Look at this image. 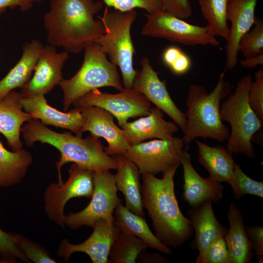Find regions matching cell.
<instances>
[{"mask_svg": "<svg viewBox=\"0 0 263 263\" xmlns=\"http://www.w3.org/2000/svg\"><path fill=\"white\" fill-rule=\"evenodd\" d=\"M101 0H51L43 17L49 45L79 53L104 33L103 24L94 16L103 8Z\"/></svg>", "mask_w": 263, "mask_h": 263, "instance_id": "1", "label": "cell"}, {"mask_svg": "<svg viewBox=\"0 0 263 263\" xmlns=\"http://www.w3.org/2000/svg\"><path fill=\"white\" fill-rule=\"evenodd\" d=\"M180 165L162 172V178L142 174L143 207L148 211L155 235L167 246L177 247L192 237L191 221L182 213L176 197L174 177Z\"/></svg>", "mask_w": 263, "mask_h": 263, "instance_id": "2", "label": "cell"}, {"mask_svg": "<svg viewBox=\"0 0 263 263\" xmlns=\"http://www.w3.org/2000/svg\"><path fill=\"white\" fill-rule=\"evenodd\" d=\"M20 132L29 147L38 141L49 144L58 150L60 156L56 167L59 185L63 183L61 168L68 163H75L93 172L116 169L119 165L118 155L108 154L99 137L91 133L82 138V136L73 135L71 132H57L48 129L37 119L27 122L22 126Z\"/></svg>", "mask_w": 263, "mask_h": 263, "instance_id": "3", "label": "cell"}, {"mask_svg": "<svg viewBox=\"0 0 263 263\" xmlns=\"http://www.w3.org/2000/svg\"><path fill=\"white\" fill-rule=\"evenodd\" d=\"M231 86L221 73L213 90L208 93L201 85L192 84L187 98V124L182 138L185 145L197 137L210 138L220 142L227 140L230 132L221 117L223 99L230 94Z\"/></svg>", "mask_w": 263, "mask_h": 263, "instance_id": "4", "label": "cell"}, {"mask_svg": "<svg viewBox=\"0 0 263 263\" xmlns=\"http://www.w3.org/2000/svg\"><path fill=\"white\" fill-rule=\"evenodd\" d=\"M251 75L243 76L238 82L234 93L222 103L220 115L222 121L231 126L226 149L231 153L241 154L248 158L255 156L253 137L262 127L263 122L251 108L248 100Z\"/></svg>", "mask_w": 263, "mask_h": 263, "instance_id": "5", "label": "cell"}, {"mask_svg": "<svg viewBox=\"0 0 263 263\" xmlns=\"http://www.w3.org/2000/svg\"><path fill=\"white\" fill-rule=\"evenodd\" d=\"M137 16L135 9L128 11L112 10L107 6L98 17L104 33L94 43L108 55L109 60L120 69L124 88L132 89L137 71L133 66L135 49L131 36V28Z\"/></svg>", "mask_w": 263, "mask_h": 263, "instance_id": "6", "label": "cell"}, {"mask_svg": "<svg viewBox=\"0 0 263 263\" xmlns=\"http://www.w3.org/2000/svg\"><path fill=\"white\" fill-rule=\"evenodd\" d=\"M83 50L84 59L79 70L71 78L62 79L58 84L63 93L64 112L94 90L103 87H112L119 91L124 89L116 66L108 59L98 45L89 43Z\"/></svg>", "mask_w": 263, "mask_h": 263, "instance_id": "7", "label": "cell"}, {"mask_svg": "<svg viewBox=\"0 0 263 263\" xmlns=\"http://www.w3.org/2000/svg\"><path fill=\"white\" fill-rule=\"evenodd\" d=\"M145 16L146 21L141 31L143 36L164 38L188 46L220 45L207 25L190 24L164 10L146 14Z\"/></svg>", "mask_w": 263, "mask_h": 263, "instance_id": "8", "label": "cell"}, {"mask_svg": "<svg viewBox=\"0 0 263 263\" xmlns=\"http://www.w3.org/2000/svg\"><path fill=\"white\" fill-rule=\"evenodd\" d=\"M94 189L92 199L83 210L65 215L64 226L75 230L83 226L94 227L100 219L112 220L113 213L121 202L117 196L115 176L109 170L94 172Z\"/></svg>", "mask_w": 263, "mask_h": 263, "instance_id": "9", "label": "cell"}, {"mask_svg": "<svg viewBox=\"0 0 263 263\" xmlns=\"http://www.w3.org/2000/svg\"><path fill=\"white\" fill-rule=\"evenodd\" d=\"M185 145L179 137L157 139L131 145L123 155L137 167L141 174L155 175L181 165Z\"/></svg>", "mask_w": 263, "mask_h": 263, "instance_id": "10", "label": "cell"}, {"mask_svg": "<svg viewBox=\"0 0 263 263\" xmlns=\"http://www.w3.org/2000/svg\"><path fill=\"white\" fill-rule=\"evenodd\" d=\"M68 179L62 185L51 183L44 193V211L48 218L61 227L64 226V210L67 202L75 197H92L94 172L75 163L71 165Z\"/></svg>", "mask_w": 263, "mask_h": 263, "instance_id": "11", "label": "cell"}, {"mask_svg": "<svg viewBox=\"0 0 263 263\" xmlns=\"http://www.w3.org/2000/svg\"><path fill=\"white\" fill-rule=\"evenodd\" d=\"M75 108L87 106L101 107L110 112L117 120L121 127L130 118L148 115L151 108V103L145 96L133 89H125L116 94L102 93L94 90L75 101Z\"/></svg>", "mask_w": 263, "mask_h": 263, "instance_id": "12", "label": "cell"}, {"mask_svg": "<svg viewBox=\"0 0 263 263\" xmlns=\"http://www.w3.org/2000/svg\"><path fill=\"white\" fill-rule=\"evenodd\" d=\"M140 64L141 69L137 71L132 89L143 94L150 103L168 115L184 132L187 124L185 113L173 102L166 83L159 78L148 58L142 57Z\"/></svg>", "mask_w": 263, "mask_h": 263, "instance_id": "13", "label": "cell"}, {"mask_svg": "<svg viewBox=\"0 0 263 263\" xmlns=\"http://www.w3.org/2000/svg\"><path fill=\"white\" fill-rule=\"evenodd\" d=\"M90 237L79 244H73L64 239L57 248V256L68 261L73 254L80 252L87 254L93 263H109L111 246L120 231L114 218L100 219L95 222Z\"/></svg>", "mask_w": 263, "mask_h": 263, "instance_id": "14", "label": "cell"}, {"mask_svg": "<svg viewBox=\"0 0 263 263\" xmlns=\"http://www.w3.org/2000/svg\"><path fill=\"white\" fill-rule=\"evenodd\" d=\"M68 58L67 51L58 52L54 46H43L33 77L21 88L22 95H45L51 91L62 79V68Z\"/></svg>", "mask_w": 263, "mask_h": 263, "instance_id": "15", "label": "cell"}, {"mask_svg": "<svg viewBox=\"0 0 263 263\" xmlns=\"http://www.w3.org/2000/svg\"><path fill=\"white\" fill-rule=\"evenodd\" d=\"M78 109L85 119L82 132L102 137L108 143L104 147L110 155H123L131 145L124 131L114 122L113 116L106 110L97 106H87Z\"/></svg>", "mask_w": 263, "mask_h": 263, "instance_id": "16", "label": "cell"}, {"mask_svg": "<svg viewBox=\"0 0 263 263\" xmlns=\"http://www.w3.org/2000/svg\"><path fill=\"white\" fill-rule=\"evenodd\" d=\"M258 0H228L227 19L230 21L229 34L225 45V68L232 70L238 62V47L241 37L253 26Z\"/></svg>", "mask_w": 263, "mask_h": 263, "instance_id": "17", "label": "cell"}, {"mask_svg": "<svg viewBox=\"0 0 263 263\" xmlns=\"http://www.w3.org/2000/svg\"><path fill=\"white\" fill-rule=\"evenodd\" d=\"M21 103L24 111L33 119L40 120L44 125L66 129L82 136L85 119L78 109L74 108L69 112H62L48 104L43 94L23 97Z\"/></svg>", "mask_w": 263, "mask_h": 263, "instance_id": "18", "label": "cell"}, {"mask_svg": "<svg viewBox=\"0 0 263 263\" xmlns=\"http://www.w3.org/2000/svg\"><path fill=\"white\" fill-rule=\"evenodd\" d=\"M183 169V197L191 207L204 202H218L223 197L224 186L209 177L203 178L198 173L191 162L187 149H184L181 159Z\"/></svg>", "mask_w": 263, "mask_h": 263, "instance_id": "19", "label": "cell"}, {"mask_svg": "<svg viewBox=\"0 0 263 263\" xmlns=\"http://www.w3.org/2000/svg\"><path fill=\"white\" fill-rule=\"evenodd\" d=\"M121 128L131 145L149 139H167L173 136L178 126L164 119V112L157 107L151 108L146 116L131 122H126Z\"/></svg>", "mask_w": 263, "mask_h": 263, "instance_id": "20", "label": "cell"}, {"mask_svg": "<svg viewBox=\"0 0 263 263\" xmlns=\"http://www.w3.org/2000/svg\"><path fill=\"white\" fill-rule=\"evenodd\" d=\"M22 96L21 93L12 91L0 100V133L6 138L13 151L22 149L20 139L22 125L33 119L22 111Z\"/></svg>", "mask_w": 263, "mask_h": 263, "instance_id": "21", "label": "cell"}, {"mask_svg": "<svg viewBox=\"0 0 263 263\" xmlns=\"http://www.w3.org/2000/svg\"><path fill=\"white\" fill-rule=\"evenodd\" d=\"M188 214L195 234L191 247L198 250V254L205 251L214 240L221 236H225L227 232L228 229L217 220L211 201L192 207Z\"/></svg>", "mask_w": 263, "mask_h": 263, "instance_id": "22", "label": "cell"}, {"mask_svg": "<svg viewBox=\"0 0 263 263\" xmlns=\"http://www.w3.org/2000/svg\"><path fill=\"white\" fill-rule=\"evenodd\" d=\"M119 165L115 176L118 190L124 195L126 207L132 213L144 217L142 200L140 174L137 167L123 155H118Z\"/></svg>", "mask_w": 263, "mask_h": 263, "instance_id": "23", "label": "cell"}, {"mask_svg": "<svg viewBox=\"0 0 263 263\" xmlns=\"http://www.w3.org/2000/svg\"><path fill=\"white\" fill-rule=\"evenodd\" d=\"M227 218L229 228L225 240L231 263H249L253 255L252 244L244 226L241 211L233 203L229 206Z\"/></svg>", "mask_w": 263, "mask_h": 263, "instance_id": "24", "label": "cell"}, {"mask_svg": "<svg viewBox=\"0 0 263 263\" xmlns=\"http://www.w3.org/2000/svg\"><path fill=\"white\" fill-rule=\"evenodd\" d=\"M43 45L39 40L25 43L16 65L0 80V100L17 88H22L30 79Z\"/></svg>", "mask_w": 263, "mask_h": 263, "instance_id": "25", "label": "cell"}, {"mask_svg": "<svg viewBox=\"0 0 263 263\" xmlns=\"http://www.w3.org/2000/svg\"><path fill=\"white\" fill-rule=\"evenodd\" d=\"M199 163L208 171L212 180L231 183L236 164L231 153L223 146H210L196 141Z\"/></svg>", "mask_w": 263, "mask_h": 263, "instance_id": "26", "label": "cell"}, {"mask_svg": "<svg viewBox=\"0 0 263 263\" xmlns=\"http://www.w3.org/2000/svg\"><path fill=\"white\" fill-rule=\"evenodd\" d=\"M114 213L115 223L121 232L140 238L149 247L162 253H172L171 249L161 242L152 232L143 217L131 212L121 202L117 206Z\"/></svg>", "mask_w": 263, "mask_h": 263, "instance_id": "27", "label": "cell"}, {"mask_svg": "<svg viewBox=\"0 0 263 263\" xmlns=\"http://www.w3.org/2000/svg\"><path fill=\"white\" fill-rule=\"evenodd\" d=\"M33 161L32 154L27 150L10 151L0 142V187H11L20 183Z\"/></svg>", "mask_w": 263, "mask_h": 263, "instance_id": "28", "label": "cell"}, {"mask_svg": "<svg viewBox=\"0 0 263 263\" xmlns=\"http://www.w3.org/2000/svg\"><path fill=\"white\" fill-rule=\"evenodd\" d=\"M228 0H198L201 11L207 22L210 33L228 40L229 27L227 24V8Z\"/></svg>", "mask_w": 263, "mask_h": 263, "instance_id": "29", "label": "cell"}, {"mask_svg": "<svg viewBox=\"0 0 263 263\" xmlns=\"http://www.w3.org/2000/svg\"><path fill=\"white\" fill-rule=\"evenodd\" d=\"M149 246L140 238L119 232L110 250L109 261L113 263H134L140 253Z\"/></svg>", "mask_w": 263, "mask_h": 263, "instance_id": "30", "label": "cell"}, {"mask_svg": "<svg viewBox=\"0 0 263 263\" xmlns=\"http://www.w3.org/2000/svg\"><path fill=\"white\" fill-rule=\"evenodd\" d=\"M245 57L249 58L263 52V20L256 17L252 28L240 38L238 47Z\"/></svg>", "mask_w": 263, "mask_h": 263, "instance_id": "31", "label": "cell"}, {"mask_svg": "<svg viewBox=\"0 0 263 263\" xmlns=\"http://www.w3.org/2000/svg\"><path fill=\"white\" fill-rule=\"evenodd\" d=\"M229 185L232 188L233 197L236 199L247 194L263 198V181L258 182L248 177L236 163Z\"/></svg>", "mask_w": 263, "mask_h": 263, "instance_id": "32", "label": "cell"}, {"mask_svg": "<svg viewBox=\"0 0 263 263\" xmlns=\"http://www.w3.org/2000/svg\"><path fill=\"white\" fill-rule=\"evenodd\" d=\"M162 58L167 67L177 75L187 73L191 67L190 57L180 48L176 46L166 48L162 53Z\"/></svg>", "mask_w": 263, "mask_h": 263, "instance_id": "33", "label": "cell"}, {"mask_svg": "<svg viewBox=\"0 0 263 263\" xmlns=\"http://www.w3.org/2000/svg\"><path fill=\"white\" fill-rule=\"evenodd\" d=\"M0 263H14L18 259L31 263L20 249L17 234L7 233L0 228Z\"/></svg>", "mask_w": 263, "mask_h": 263, "instance_id": "34", "label": "cell"}, {"mask_svg": "<svg viewBox=\"0 0 263 263\" xmlns=\"http://www.w3.org/2000/svg\"><path fill=\"white\" fill-rule=\"evenodd\" d=\"M196 263H231L224 236L214 240L202 254H198Z\"/></svg>", "mask_w": 263, "mask_h": 263, "instance_id": "35", "label": "cell"}, {"mask_svg": "<svg viewBox=\"0 0 263 263\" xmlns=\"http://www.w3.org/2000/svg\"><path fill=\"white\" fill-rule=\"evenodd\" d=\"M107 6L121 11H128L140 8L148 14L163 10L161 0H101Z\"/></svg>", "mask_w": 263, "mask_h": 263, "instance_id": "36", "label": "cell"}, {"mask_svg": "<svg viewBox=\"0 0 263 263\" xmlns=\"http://www.w3.org/2000/svg\"><path fill=\"white\" fill-rule=\"evenodd\" d=\"M17 237L20 249L30 262L35 263H56L43 247L21 235L17 234Z\"/></svg>", "mask_w": 263, "mask_h": 263, "instance_id": "37", "label": "cell"}, {"mask_svg": "<svg viewBox=\"0 0 263 263\" xmlns=\"http://www.w3.org/2000/svg\"><path fill=\"white\" fill-rule=\"evenodd\" d=\"M254 80L249 90V104L260 120L263 121V68L262 67L254 74Z\"/></svg>", "mask_w": 263, "mask_h": 263, "instance_id": "38", "label": "cell"}, {"mask_svg": "<svg viewBox=\"0 0 263 263\" xmlns=\"http://www.w3.org/2000/svg\"><path fill=\"white\" fill-rule=\"evenodd\" d=\"M163 10L179 18L185 19L192 14L189 0H161Z\"/></svg>", "mask_w": 263, "mask_h": 263, "instance_id": "39", "label": "cell"}, {"mask_svg": "<svg viewBox=\"0 0 263 263\" xmlns=\"http://www.w3.org/2000/svg\"><path fill=\"white\" fill-rule=\"evenodd\" d=\"M246 232L252 244L253 250L257 256L258 262L263 263V227L248 226Z\"/></svg>", "mask_w": 263, "mask_h": 263, "instance_id": "40", "label": "cell"}, {"mask_svg": "<svg viewBox=\"0 0 263 263\" xmlns=\"http://www.w3.org/2000/svg\"><path fill=\"white\" fill-rule=\"evenodd\" d=\"M43 0H0V15L8 8L19 7L20 10L25 12L29 10L34 3L40 2Z\"/></svg>", "mask_w": 263, "mask_h": 263, "instance_id": "41", "label": "cell"}, {"mask_svg": "<svg viewBox=\"0 0 263 263\" xmlns=\"http://www.w3.org/2000/svg\"><path fill=\"white\" fill-rule=\"evenodd\" d=\"M240 64L244 67L252 68L263 65V52L256 56L245 58L240 61Z\"/></svg>", "mask_w": 263, "mask_h": 263, "instance_id": "42", "label": "cell"}, {"mask_svg": "<svg viewBox=\"0 0 263 263\" xmlns=\"http://www.w3.org/2000/svg\"><path fill=\"white\" fill-rule=\"evenodd\" d=\"M144 261L152 263H165L167 260L159 254L147 253L144 254Z\"/></svg>", "mask_w": 263, "mask_h": 263, "instance_id": "43", "label": "cell"}]
</instances>
